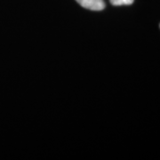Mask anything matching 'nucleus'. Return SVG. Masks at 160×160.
<instances>
[{
  "label": "nucleus",
  "mask_w": 160,
  "mask_h": 160,
  "mask_svg": "<svg viewBox=\"0 0 160 160\" xmlns=\"http://www.w3.org/2000/svg\"><path fill=\"white\" fill-rule=\"evenodd\" d=\"M77 2L84 8L92 11H101L105 7L103 0H77Z\"/></svg>",
  "instance_id": "nucleus-1"
},
{
  "label": "nucleus",
  "mask_w": 160,
  "mask_h": 160,
  "mask_svg": "<svg viewBox=\"0 0 160 160\" xmlns=\"http://www.w3.org/2000/svg\"><path fill=\"white\" fill-rule=\"evenodd\" d=\"M111 5L116 6H129L133 3V0H109Z\"/></svg>",
  "instance_id": "nucleus-2"
}]
</instances>
